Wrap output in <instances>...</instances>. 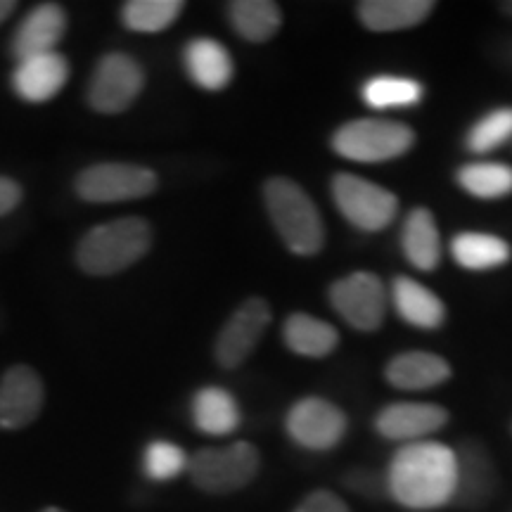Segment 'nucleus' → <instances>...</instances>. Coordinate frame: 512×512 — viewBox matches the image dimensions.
I'll use <instances>...</instances> for the list:
<instances>
[{"label": "nucleus", "mask_w": 512, "mask_h": 512, "mask_svg": "<svg viewBox=\"0 0 512 512\" xmlns=\"http://www.w3.org/2000/svg\"><path fill=\"white\" fill-rule=\"evenodd\" d=\"M344 486L354 494L368 498V501H377V498H387V489H384V475L370 470V467H354L344 477Z\"/></svg>", "instance_id": "obj_31"}, {"label": "nucleus", "mask_w": 512, "mask_h": 512, "mask_svg": "<svg viewBox=\"0 0 512 512\" xmlns=\"http://www.w3.org/2000/svg\"><path fill=\"white\" fill-rule=\"evenodd\" d=\"M46 387L29 366H12L0 377V430H24L43 411Z\"/></svg>", "instance_id": "obj_14"}, {"label": "nucleus", "mask_w": 512, "mask_h": 512, "mask_svg": "<svg viewBox=\"0 0 512 512\" xmlns=\"http://www.w3.org/2000/svg\"><path fill=\"white\" fill-rule=\"evenodd\" d=\"M432 0H363L358 3V22L375 34L408 31L432 15Z\"/></svg>", "instance_id": "obj_21"}, {"label": "nucleus", "mask_w": 512, "mask_h": 512, "mask_svg": "<svg viewBox=\"0 0 512 512\" xmlns=\"http://www.w3.org/2000/svg\"><path fill=\"white\" fill-rule=\"evenodd\" d=\"M235 34L249 43H266L283 27V12L273 0H235L228 5Z\"/></svg>", "instance_id": "obj_25"}, {"label": "nucleus", "mask_w": 512, "mask_h": 512, "mask_svg": "<svg viewBox=\"0 0 512 512\" xmlns=\"http://www.w3.org/2000/svg\"><path fill=\"white\" fill-rule=\"evenodd\" d=\"M150 247V223L140 216H124L88 230L76 247V264L83 273L105 278L138 264Z\"/></svg>", "instance_id": "obj_2"}, {"label": "nucleus", "mask_w": 512, "mask_h": 512, "mask_svg": "<svg viewBox=\"0 0 512 512\" xmlns=\"http://www.w3.org/2000/svg\"><path fill=\"white\" fill-rule=\"evenodd\" d=\"M330 190L339 214L363 233H380L399 214V197L363 176L342 171L332 176Z\"/></svg>", "instance_id": "obj_6"}, {"label": "nucleus", "mask_w": 512, "mask_h": 512, "mask_svg": "<svg viewBox=\"0 0 512 512\" xmlns=\"http://www.w3.org/2000/svg\"><path fill=\"white\" fill-rule=\"evenodd\" d=\"M41 512H67V510H62V508H57V505H50V508H43Z\"/></svg>", "instance_id": "obj_35"}, {"label": "nucleus", "mask_w": 512, "mask_h": 512, "mask_svg": "<svg viewBox=\"0 0 512 512\" xmlns=\"http://www.w3.org/2000/svg\"><path fill=\"white\" fill-rule=\"evenodd\" d=\"M425 95L420 81L396 74H377L361 86V98L370 110H406Z\"/></svg>", "instance_id": "obj_26"}, {"label": "nucleus", "mask_w": 512, "mask_h": 512, "mask_svg": "<svg viewBox=\"0 0 512 512\" xmlns=\"http://www.w3.org/2000/svg\"><path fill=\"white\" fill-rule=\"evenodd\" d=\"M264 204L275 233L297 256H313L325 247V226L316 202L292 178L273 176L264 185Z\"/></svg>", "instance_id": "obj_3"}, {"label": "nucleus", "mask_w": 512, "mask_h": 512, "mask_svg": "<svg viewBox=\"0 0 512 512\" xmlns=\"http://www.w3.org/2000/svg\"><path fill=\"white\" fill-rule=\"evenodd\" d=\"M69 79V64L57 53H46L17 62L12 72V91L19 100L43 105L62 91Z\"/></svg>", "instance_id": "obj_15"}, {"label": "nucleus", "mask_w": 512, "mask_h": 512, "mask_svg": "<svg viewBox=\"0 0 512 512\" xmlns=\"http://www.w3.org/2000/svg\"><path fill=\"white\" fill-rule=\"evenodd\" d=\"M292 512H351V510L349 505L342 501V496H337L335 491L318 489V491H311L309 496H304Z\"/></svg>", "instance_id": "obj_32"}, {"label": "nucleus", "mask_w": 512, "mask_h": 512, "mask_svg": "<svg viewBox=\"0 0 512 512\" xmlns=\"http://www.w3.org/2000/svg\"><path fill=\"white\" fill-rule=\"evenodd\" d=\"M183 64L185 74L202 91H223L233 81V57L214 38H192L183 50Z\"/></svg>", "instance_id": "obj_19"}, {"label": "nucleus", "mask_w": 512, "mask_h": 512, "mask_svg": "<svg viewBox=\"0 0 512 512\" xmlns=\"http://www.w3.org/2000/svg\"><path fill=\"white\" fill-rule=\"evenodd\" d=\"M453 261L465 271H494L510 261L512 247L501 235L479 233V230H465L451 240Z\"/></svg>", "instance_id": "obj_24"}, {"label": "nucleus", "mask_w": 512, "mask_h": 512, "mask_svg": "<svg viewBox=\"0 0 512 512\" xmlns=\"http://www.w3.org/2000/svg\"><path fill=\"white\" fill-rule=\"evenodd\" d=\"M22 202V188L8 176H0V216L15 211Z\"/></svg>", "instance_id": "obj_33"}, {"label": "nucleus", "mask_w": 512, "mask_h": 512, "mask_svg": "<svg viewBox=\"0 0 512 512\" xmlns=\"http://www.w3.org/2000/svg\"><path fill=\"white\" fill-rule=\"evenodd\" d=\"M285 432L304 451L325 453L347 437L349 418L337 403L323 396H304L287 411Z\"/></svg>", "instance_id": "obj_8"}, {"label": "nucleus", "mask_w": 512, "mask_h": 512, "mask_svg": "<svg viewBox=\"0 0 512 512\" xmlns=\"http://www.w3.org/2000/svg\"><path fill=\"white\" fill-rule=\"evenodd\" d=\"M181 0H128L121 8V22L138 34H159L181 15Z\"/></svg>", "instance_id": "obj_28"}, {"label": "nucleus", "mask_w": 512, "mask_h": 512, "mask_svg": "<svg viewBox=\"0 0 512 512\" xmlns=\"http://www.w3.org/2000/svg\"><path fill=\"white\" fill-rule=\"evenodd\" d=\"M456 181L475 200H503L512 195V166L503 162H470L460 166Z\"/></svg>", "instance_id": "obj_27"}, {"label": "nucleus", "mask_w": 512, "mask_h": 512, "mask_svg": "<svg viewBox=\"0 0 512 512\" xmlns=\"http://www.w3.org/2000/svg\"><path fill=\"white\" fill-rule=\"evenodd\" d=\"M64 29H67V15L60 5L43 3L22 19L12 38V55L17 62L29 60V57L55 53V46L62 41Z\"/></svg>", "instance_id": "obj_16"}, {"label": "nucleus", "mask_w": 512, "mask_h": 512, "mask_svg": "<svg viewBox=\"0 0 512 512\" xmlns=\"http://www.w3.org/2000/svg\"><path fill=\"white\" fill-rule=\"evenodd\" d=\"M261 453L249 441H233L226 446L200 448L190 456V479L197 489L211 496H228L242 491L259 475Z\"/></svg>", "instance_id": "obj_5"}, {"label": "nucleus", "mask_w": 512, "mask_h": 512, "mask_svg": "<svg viewBox=\"0 0 512 512\" xmlns=\"http://www.w3.org/2000/svg\"><path fill=\"white\" fill-rule=\"evenodd\" d=\"M283 342L292 354L304 358H325L337 349L339 332L328 320L297 311L285 320Z\"/></svg>", "instance_id": "obj_23"}, {"label": "nucleus", "mask_w": 512, "mask_h": 512, "mask_svg": "<svg viewBox=\"0 0 512 512\" xmlns=\"http://www.w3.org/2000/svg\"><path fill=\"white\" fill-rule=\"evenodd\" d=\"M384 475L387 498L413 512H432L456 498V448L427 439L399 446Z\"/></svg>", "instance_id": "obj_1"}, {"label": "nucleus", "mask_w": 512, "mask_h": 512, "mask_svg": "<svg viewBox=\"0 0 512 512\" xmlns=\"http://www.w3.org/2000/svg\"><path fill=\"white\" fill-rule=\"evenodd\" d=\"M401 249L415 271L430 273L441 264V235L430 209L415 207L408 211L401 226Z\"/></svg>", "instance_id": "obj_20"}, {"label": "nucleus", "mask_w": 512, "mask_h": 512, "mask_svg": "<svg viewBox=\"0 0 512 512\" xmlns=\"http://www.w3.org/2000/svg\"><path fill=\"white\" fill-rule=\"evenodd\" d=\"M448 425V411L430 401H394L380 408L373 420L377 437L406 446L434 439Z\"/></svg>", "instance_id": "obj_13"}, {"label": "nucleus", "mask_w": 512, "mask_h": 512, "mask_svg": "<svg viewBox=\"0 0 512 512\" xmlns=\"http://www.w3.org/2000/svg\"><path fill=\"white\" fill-rule=\"evenodd\" d=\"M159 178L152 169L126 162H100L76 176V195L83 202L112 204L140 200L157 190Z\"/></svg>", "instance_id": "obj_7"}, {"label": "nucleus", "mask_w": 512, "mask_h": 512, "mask_svg": "<svg viewBox=\"0 0 512 512\" xmlns=\"http://www.w3.org/2000/svg\"><path fill=\"white\" fill-rule=\"evenodd\" d=\"M145 86V72L126 53L105 55L88 83V105L100 114H121L136 102Z\"/></svg>", "instance_id": "obj_10"}, {"label": "nucleus", "mask_w": 512, "mask_h": 512, "mask_svg": "<svg viewBox=\"0 0 512 512\" xmlns=\"http://www.w3.org/2000/svg\"><path fill=\"white\" fill-rule=\"evenodd\" d=\"M512 138V107H498L470 126L465 147L472 155H489Z\"/></svg>", "instance_id": "obj_29"}, {"label": "nucleus", "mask_w": 512, "mask_h": 512, "mask_svg": "<svg viewBox=\"0 0 512 512\" xmlns=\"http://www.w3.org/2000/svg\"><path fill=\"white\" fill-rule=\"evenodd\" d=\"M330 304L342 320L358 332H375L384 323L389 292L370 271H354L330 285Z\"/></svg>", "instance_id": "obj_9"}, {"label": "nucleus", "mask_w": 512, "mask_h": 512, "mask_svg": "<svg viewBox=\"0 0 512 512\" xmlns=\"http://www.w3.org/2000/svg\"><path fill=\"white\" fill-rule=\"evenodd\" d=\"M501 489L496 460L484 441L463 439L456 446V498L460 510H484Z\"/></svg>", "instance_id": "obj_11"}, {"label": "nucleus", "mask_w": 512, "mask_h": 512, "mask_svg": "<svg viewBox=\"0 0 512 512\" xmlns=\"http://www.w3.org/2000/svg\"><path fill=\"white\" fill-rule=\"evenodd\" d=\"M451 375V363L446 358L422 349L403 351L384 368L387 382L403 392H427L451 380Z\"/></svg>", "instance_id": "obj_17"}, {"label": "nucleus", "mask_w": 512, "mask_h": 512, "mask_svg": "<svg viewBox=\"0 0 512 512\" xmlns=\"http://www.w3.org/2000/svg\"><path fill=\"white\" fill-rule=\"evenodd\" d=\"M15 8H17V5L12 3V0H0V24H3L5 19H8L12 12H15Z\"/></svg>", "instance_id": "obj_34"}, {"label": "nucleus", "mask_w": 512, "mask_h": 512, "mask_svg": "<svg viewBox=\"0 0 512 512\" xmlns=\"http://www.w3.org/2000/svg\"><path fill=\"white\" fill-rule=\"evenodd\" d=\"M192 425L209 437H228L240 427L242 413L235 396L223 387H202L190 403Z\"/></svg>", "instance_id": "obj_22"}, {"label": "nucleus", "mask_w": 512, "mask_h": 512, "mask_svg": "<svg viewBox=\"0 0 512 512\" xmlns=\"http://www.w3.org/2000/svg\"><path fill=\"white\" fill-rule=\"evenodd\" d=\"M330 145L349 162L384 164L406 155L415 145V133L411 126L394 119H351L332 133Z\"/></svg>", "instance_id": "obj_4"}, {"label": "nucleus", "mask_w": 512, "mask_h": 512, "mask_svg": "<svg viewBox=\"0 0 512 512\" xmlns=\"http://www.w3.org/2000/svg\"><path fill=\"white\" fill-rule=\"evenodd\" d=\"M271 304L264 297H249L238 309L230 313L216 337L214 356L216 363L226 370L240 368L254 349L259 347L261 337L271 325Z\"/></svg>", "instance_id": "obj_12"}, {"label": "nucleus", "mask_w": 512, "mask_h": 512, "mask_svg": "<svg viewBox=\"0 0 512 512\" xmlns=\"http://www.w3.org/2000/svg\"><path fill=\"white\" fill-rule=\"evenodd\" d=\"M190 458L174 441H150L143 451V472L152 482H171L188 470Z\"/></svg>", "instance_id": "obj_30"}, {"label": "nucleus", "mask_w": 512, "mask_h": 512, "mask_svg": "<svg viewBox=\"0 0 512 512\" xmlns=\"http://www.w3.org/2000/svg\"><path fill=\"white\" fill-rule=\"evenodd\" d=\"M389 302L408 325L418 330H439L446 320V306L439 294L406 275H396L392 280Z\"/></svg>", "instance_id": "obj_18"}]
</instances>
